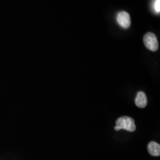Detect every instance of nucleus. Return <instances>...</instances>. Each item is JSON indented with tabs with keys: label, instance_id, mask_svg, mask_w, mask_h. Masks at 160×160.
I'll return each instance as SVG.
<instances>
[{
	"label": "nucleus",
	"instance_id": "1",
	"mask_svg": "<svg viewBox=\"0 0 160 160\" xmlns=\"http://www.w3.org/2000/svg\"><path fill=\"white\" fill-rule=\"evenodd\" d=\"M116 126L114 127L115 131L124 129L128 131L134 132L136 129L135 121L133 118L129 116H122L116 120Z\"/></svg>",
	"mask_w": 160,
	"mask_h": 160
},
{
	"label": "nucleus",
	"instance_id": "2",
	"mask_svg": "<svg viewBox=\"0 0 160 160\" xmlns=\"http://www.w3.org/2000/svg\"><path fill=\"white\" fill-rule=\"evenodd\" d=\"M143 43L146 48L151 51H157L158 49V42L155 34L148 32L143 37Z\"/></svg>",
	"mask_w": 160,
	"mask_h": 160
},
{
	"label": "nucleus",
	"instance_id": "3",
	"mask_svg": "<svg viewBox=\"0 0 160 160\" xmlns=\"http://www.w3.org/2000/svg\"><path fill=\"white\" fill-rule=\"evenodd\" d=\"M117 22L122 28L128 29L131 26V17L128 12H121L118 13L117 18Z\"/></svg>",
	"mask_w": 160,
	"mask_h": 160
},
{
	"label": "nucleus",
	"instance_id": "4",
	"mask_svg": "<svg viewBox=\"0 0 160 160\" xmlns=\"http://www.w3.org/2000/svg\"><path fill=\"white\" fill-rule=\"evenodd\" d=\"M135 104L139 108H144L147 105V98L145 93L143 92H138L135 98Z\"/></svg>",
	"mask_w": 160,
	"mask_h": 160
},
{
	"label": "nucleus",
	"instance_id": "5",
	"mask_svg": "<svg viewBox=\"0 0 160 160\" xmlns=\"http://www.w3.org/2000/svg\"><path fill=\"white\" fill-rule=\"evenodd\" d=\"M149 153L152 156L158 157L160 155V145L154 141H151L148 145Z\"/></svg>",
	"mask_w": 160,
	"mask_h": 160
},
{
	"label": "nucleus",
	"instance_id": "6",
	"mask_svg": "<svg viewBox=\"0 0 160 160\" xmlns=\"http://www.w3.org/2000/svg\"><path fill=\"white\" fill-rule=\"evenodd\" d=\"M152 8L156 13L159 14L160 12V0H154L152 2Z\"/></svg>",
	"mask_w": 160,
	"mask_h": 160
}]
</instances>
